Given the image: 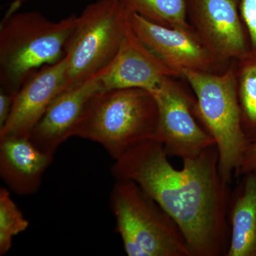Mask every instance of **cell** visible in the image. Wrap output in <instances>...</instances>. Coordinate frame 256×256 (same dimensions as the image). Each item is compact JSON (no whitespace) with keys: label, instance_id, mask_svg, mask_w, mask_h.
<instances>
[{"label":"cell","instance_id":"obj_1","mask_svg":"<svg viewBox=\"0 0 256 256\" xmlns=\"http://www.w3.org/2000/svg\"><path fill=\"white\" fill-rule=\"evenodd\" d=\"M182 161L176 170L162 143L152 138L114 160L111 174L137 184L172 217L192 256H226L230 184L220 174L216 146Z\"/></svg>","mask_w":256,"mask_h":256},{"label":"cell","instance_id":"obj_2","mask_svg":"<svg viewBox=\"0 0 256 256\" xmlns=\"http://www.w3.org/2000/svg\"><path fill=\"white\" fill-rule=\"evenodd\" d=\"M158 120V104L148 90L102 89L88 102L73 137L98 143L114 161L156 138Z\"/></svg>","mask_w":256,"mask_h":256},{"label":"cell","instance_id":"obj_3","mask_svg":"<svg viewBox=\"0 0 256 256\" xmlns=\"http://www.w3.org/2000/svg\"><path fill=\"white\" fill-rule=\"evenodd\" d=\"M77 18L53 22L34 11L8 14L0 28V89L15 95L34 72L64 58Z\"/></svg>","mask_w":256,"mask_h":256},{"label":"cell","instance_id":"obj_4","mask_svg":"<svg viewBox=\"0 0 256 256\" xmlns=\"http://www.w3.org/2000/svg\"><path fill=\"white\" fill-rule=\"evenodd\" d=\"M236 62L220 73L185 70L182 74L196 97L197 118L215 140L220 172L229 184L248 144L242 128Z\"/></svg>","mask_w":256,"mask_h":256},{"label":"cell","instance_id":"obj_5","mask_svg":"<svg viewBox=\"0 0 256 256\" xmlns=\"http://www.w3.org/2000/svg\"><path fill=\"white\" fill-rule=\"evenodd\" d=\"M109 204L128 256H192L176 222L137 184L116 180Z\"/></svg>","mask_w":256,"mask_h":256},{"label":"cell","instance_id":"obj_6","mask_svg":"<svg viewBox=\"0 0 256 256\" xmlns=\"http://www.w3.org/2000/svg\"><path fill=\"white\" fill-rule=\"evenodd\" d=\"M130 14L119 0H97L84 10L66 48L65 90L86 82L112 63L129 28Z\"/></svg>","mask_w":256,"mask_h":256},{"label":"cell","instance_id":"obj_7","mask_svg":"<svg viewBox=\"0 0 256 256\" xmlns=\"http://www.w3.org/2000/svg\"><path fill=\"white\" fill-rule=\"evenodd\" d=\"M173 78H165L151 92L159 112L156 138L169 158L184 160L198 156L216 143L206 130L197 122L194 99Z\"/></svg>","mask_w":256,"mask_h":256},{"label":"cell","instance_id":"obj_8","mask_svg":"<svg viewBox=\"0 0 256 256\" xmlns=\"http://www.w3.org/2000/svg\"><path fill=\"white\" fill-rule=\"evenodd\" d=\"M188 22L216 60H242L250 53L240 0H185Z\"/></svg>","mask_w":256,"mask_h":256},{"label":"cell","instance_id":"obj_9","mask_svg":"<svg viewBox=\"0 0 256 256\" xmlns=\"http://www.w3.org/2000/svg\"><path fill=\"white\" fill-rule=\"evenodd\" d=\"M129 22L136 36L178 76L182 77L185 70L223 72L220 70L224 66L215 60L193 28L163 26L131 12Z\"/></svg>","mask_w":256,"mask_h":256},{"label":"cell","instance_id":"obj_10","mask_svg":"<svg viewBox=\"0 0 256 256\" xmlns=\"http://www.w3.org/2000/svg\"><path fill=\"white\" fill-rule=\"evenodd\" d=\"M65 56L30 76L14 95L9 118L0 128V138L28 137L32 128L60 92L66 82Z\"/></svg>","mask_w":256,"mask_h":256},{"label":"cell","instance_id":"obj_11","mask_svg":"<svg viewBox=\"0 0 256 256\" xmlns=\"http://www.w3.org/2000/svg\"><path fill=\"white\" fill-rule=\"evenodd\" d=\"M100 73L76 86L60 92L50 104L28 134L31 142L40 150L54 156L57 149L73 137L76 126L88 102L102 90Z\"/></svg>","mask_w":256,"mask_h":256},{"label":"cell","instance_id":"obj_12","mask_svg":"<svg viewBox=\"0 0 256 256\" xmlns=\"http://www.w3.org/2000/svg\"><path fill=\"white\" fill-rule=\"evenodd\" d=\"M178 77L132 31L130 26L118 53L101 76L104 89L141 88L154 92L163 80Z\"/></svg>","mask_w":256,"mask_h":256},{"label":"cell","instance_id":"obj_13","mask_svg":"<svg viewBox=\"0 0 256 256\" xmlns=\"http://www.w3.org/2000/svg\"><path fill=\"white\" fill-rule=\"evenodd\" d=\"M54 160V156L38 150L28 137L0 138V176L16 194L36 193Z\"/></svg>","mask_w":256,"mask_h":256},{"label":"cell","instance_id":"obj_14","mask_svg":"<svg viewBox=\"0 0 256 256\" xmlns=\"http://www.w3.org/2000/svg\"><path fill=\"white\" fill-rule=\"evenodd\" d=\"M240 176L229 198L230 242L226 256H256V171Z\"/></svg>","mask_w":256,"mask_h":256},{"label":"cell","instance_id":"obj_15","mask_svg":"<svg viewBox=\"0 0 256 256\" xmlns=\"http://www.w3.org/2000/svg\"><path fill=\"white\" fill-rule=\"evenodd\" d=\"M236 78L242 130L249 143L256 140V55L236 60Z\"/></svg>","mask_w":256,"mask_h":256},{"label":"cell","instance_id":"obj_16","mask_svg":"<svg viewBox=\"0 0 256 256\" xmlns=\"http://www.w3.org/2000/svg\"><path fill=\"white\" fill-rule=\"evenodd\" d=\"M131 12L172 28L191 30L185 0H119Z\"/></svg>","mask_w":256,"mask_h":256},{"label":"cell","instance_id":"obj_17","mask_svg":"<svg viewBox=\"0 0 256 256\" xmlns=\"http://www.w3.org/2000/svg\"><path fill=\"white\" fill-rule=\"evenodd\" d=\"M30 222L10 195V190L0 188V256L12 246L13 238L28 228Z\"/></svg>","mask_w":256,"mask_h":256},{"label":"cell","instance_id":"obj_18","mask_svg":"<svg viewBox=\"0 0 256 256\" xmlns=\"http://www.w3.org/2000/svg\"><path fill=\"white\" fill-rule=\"evenodd\" d=\"M239 9L248 37L250 54L256 55V0H240Z\"/></svg>","mask_w":256,"mask_h":256},{"label":"cell","instance_id":"obj_19","mask_svg":"<svg viewBox=\"0 0 256 256\" xmlns=\"http://www.w3.org/2000/svg\"><path fill=\"white\" fill-rule=\"evenodd\" d=\"M252 171H256V140L248 144L242 162L234 176L237 178Z\"/></svg>","mask_w":256,"mask_h":256},{"label":"cell","instance_id":"obj_20","mask_svg":"<svg viewBox=\"0 0 256 256\" xmlns=\"http://www.w3.org/2000/svg\"><path fill=\"white\" fill-rule=\"evenodd\" d=\"M14 95L0 89V128L3 127L9 118L12 108Z\"/></svg>","mask_w":256,"mask_h":256}]
</instances>
